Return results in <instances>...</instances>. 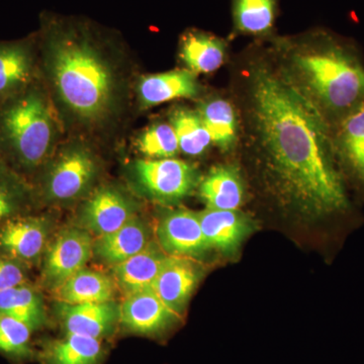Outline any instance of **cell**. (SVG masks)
I'll return each mask as SVG.
<instances>
[{"label": "cell", "mask_w": 364, "mask_h": 364, "mask_svg": "<svg viewBox=\"0 0 364 364\" xmlns=\"http://www.w3.org/2000/svg\"><path fill=\"white\" fill-rule=\"evenodd\" d=\"M248 78L252 136L277 193L314 217L346 210L331 123L282 68L259 62Z\"/></svg>", "instance_id": "cell-1"}, {"label": "cell", "mask_w": 364, "mask_h": 364, "mask_svg": "<svg viewBox=\"0 0 364 364\" xmlns=\"http://www.w3.org/2000/svg\"><path fill=\"white\" fill-rule=\"evenodd\" d=\"M280 48L282 70L331 124L363 102L364 62L350 41L316 30Z\"/></svg>", "instance_id": "cell-2"}, {"label": "cell", "mask_w": 364, "mask_h": 364, "mask_svg": "<svg viewBox=\"0 0 364 364\" xmlns=\"http://www.w3.org/2000/svg\"><path fill=\"white\" fill-rule=\"evenodd\" d=\"M48 64L64 104L79 117L97 119L111 109L114 78L97 50L74 32L52 36Z\"/></svg>", "instance_id": "cell-3"}, {"label": "cell", "mask_w": 364, "mask_h": 364, "mask_svg": "<svg viewBox=\"0 0 364 364\" xmlns=\"http://www.w3.org/2000/svg\"><path fill=\"white\" fill-rule=\"evenodd\" d=\"M4 100L0 109V142L14 165L31 171L45 161L51 149V112L36 90L25 88Z\"/></svg>", "instance_id": "cell-4"}, {"label": "cell", "mask_w": 364, "mask_h": 364, "mask_svg": "<svg viewBox=\"0 0 364 364\" xmlns=\"http://www.w3.org/2000/svg\"><path fill=\"white\" fill-rule=\"evenodd\" d=\"M134 176L144 193L153 200L173 203L188 196L198 184V171L193 165L174 159L139 160Z\"/></svg>", "instance_id": "cell-5"}, {"label": "cell", "mask_w": 364, "mask_h": 364, "mask_svg": "<svg viewBox=\"0 0 364 364\" xmlns=\"http://www.w3.org/2000/svg\"><path fill=\"white\" fill-rule=\"evenodd\" d=\"M97 165L90 151L72 147L50 165L43 179L46 198L57 202L75 200L88 191L97 176Z\"/></svg>", "instance_id": "cell-6"}, {"label": "cell", "mask_w": 364, "mask_h": 364, "mask_svg": "<svg viewBox=\"0 0 364 364\" xmlns=\"http://www.w3.org/2000/svg\"><path fill=\"white\" fill-rule=\"evenodd\" d=\"M93 254V239L86 230H64L46 249L43 256L42 282L55 289L85 269Z\"/></svg>", "instance_id": "cell-7"}, {"label": "cell", "mask_w": 364, "mask_h": 364, "mask_svg": "<svg viewBox=\"0 0 364 364\" xmlns=\"http://www.w3.org/2000/svg\"><path fill=\"white\" fill-rule=\"evenodd\" d=\"M50 225L40 215L13 218L0 227V253L26 267L37 264L48 247Z\"/></svg>", "instance_id": "cell-8"}, {"label": "cell", "mask_w": 364, "mask_h": 364, "mask_svg": "<svg viewBox=\"0 0 364 364\" xmlns=\"http://www.w3.org/2000/svg\"><path fill=\"white\" fill-rule=\"evenodd\" d=\"M177 317L152 289L128 294L119 306V324L129 332L143 336H162Z\"/></svg>", "instance_id": "cell-9"}, {"label": "cell", "mask_w": 364, "mask_h": 364, "mask_svg": "<svg viewBox=\"0 0 364 364\" xmlns=\"http://www.w3.org/2000/svg\"><path fill=\"white\" fill-rule=\"evenodd\" d=\"M339 167L364 191V100L332 124Z\"/></svg>", "instance_id": "cell-10"}, {"label": "cell", "mask_w": 364, "mask_h": 364, "mask_svg": "<svg viewBox=\"0 0 364 364\" xmlns=\"http://www.w3.org/2000/svg\"><path fill=\"white\" fill-rule=\"evenodd\" d=\"M57 312L66 334L104 340L112 336L119 324V306L112 301L79 305L59 303Z\"/></svg>", "instance_id": "cell-11"}, {"label": "cell", "mask_w": 364, "mask_h": 364, "mask_svg": "<svg viewBox=\"0 0 364 364\" xmlns=\"http://www.w3.org/2000/svg\"><path fill=\"white\" fill-rule=\"evenodd\" d=\"M157 237L160 246L170 256L196 257L208 249L200 217L189 210L165 215L157 228Z\"/></svg>", "instance_id": "cell-12"}, {"label": "cell", "mask_w": 364, "mask_h": 364, "mask_svg": "<svg viewBox=\"0 0 364 364\" xmlns=\"http://www.w3.org/2000/svg\"><path fill=\"white\" fill-rule=\"evenodd\" d=\"M136 217L135 205L114 188L97 189L82 212L85 226L98 236L112 233Z\"/></svg>", "instance_id": "cell-13"}, {"label": "cell", "mask_w": 364, "mask_h": 364, "mask_svg": "<svg viewBox=\"0 0 364 364\" xmlns=\"http://www.w3.org/2000/svg\"><path fill=\"white\" fill-rule=\"evenodd\" d=\"M198 269L186 257L168 256L152 289L171 312L179 316L198 282Z\"/></svg>", "instance_id": "cell-14"}, {"label": "cell", "mask_w": 364, "mask_h": 364, "mask_svg": "<svg viewBox=\"0 0 364 364\" xmlns=\"http://www.w3.org/2000/svg\"><path fill=\"white\" fill-rule=\"evenodd\" d=\"M208 248L234 253L252 229L249 218L238 210L207 208L198 214Z\"/></svg>", "instance_id": "cell-15"}, {"label": "cell", "mask_w": 364, "mask_h": 364, "mask_svg": "<svg viewBox=\"0 0 364 364\" xmlns=\"http://www.w3.org/2000/svg\"><path fill=\"white\" fill-rule=\"evenodd\" d=\"M150 243L149 228L136 215L116 231L98 236L93 241V253L114 267L141 252Z\"/></svg>", "instance_id": "cell-16"}, {"label": "cell", "mask_w": 364, "mask_h": 364, "mask_svg": "<svg viewBox=\"0 0 364 364\" xmlns=\"http://www.w3.org/2000/svg\"><path fill=\"white\" fill-rule=\"evenodd\" d=\"M168 254L150 243L144 250L114 267V282L126 294L152 289Z\"/></svg>", "instance_id": "cell-17"}, {"label": "cell", "mask_w": 364, "mask_h": 364, "mask_svg": "<svg viewBox=\"0 0 364 364\" xmlns=\"http://www.w3.org/2000/svg\"><path fill=\"white\" fill-rule=\"evenodd\" d=\"M200 195L208 208L238 210L245 196L240 172L232 165L214 167L200 182Z\"/></svg>", "instance_id": "cell-18"}, {"label": "cell", "mask_w": 364, "mask_h": 364, "mask_svg": "<svg viewBox=\"0 0 364 364\" xmlns=\"http://www.w3.org/2000/svg\"><path fill=\"white\" fill-rule=\"evenodd\" d=\"M138 91L141 104L147 107L176 98L195 97L200 86L191 71L173 70L145 76L139 83Z\"/></svg>", "instance_id": "cell-19"}, {"label": "cell", "mask_w": 364, "mask_h": 364, "mask_svg": "<svg viewBox=\"0 0 364 364\" xmlns=\"http://www.w3.org/2000/svg\"><path fill=\"white\" fill-rule=\"evenodd\" d=\"M114 282L105 273L85 268L53 291L59 303L68 305L105 303L114 299L116 294Z\"/></svg>", "instance_id": "cell-20"}, {"label": "cell", "mask_w": 364, "mask_h": 364, "mask_svg": "<svg viewBox=\"0 0 364 364\" xmlns=\"http://www.w3.org/2000/svg\"><path fill=\"white\" fill-rule=\"evenodd\" d=\"M36 356L43 364H98L104 356L102 340L78 334L46 342Z\"/></svg>", "instance_id": "cell-21"}, {"label": "cell", "mask_w": 364, "mask_h": 364, "mask_svg": "<svg viewBox=\"0 0 364 364\" xmlns=\"http://www.w3.org/2000/svg\"><path fill=\"white\" fill-rule=\"evenodd\" d=\"M0 313L20 321L33 333L47 324L44 299L30 282L0 291Z\"/></svg>", "instance_id": "cell-22"}, {"label": "cell", "mask_w": 364, "mask_h": 364, "mask_svg": "<svg viewBox=\"0 0 364 364\" xmlns=\"http://www.w3.org/2000/svg\"><path fill=\"white\" fill-rule=\"evenodd\" d=\"M226 54V43L212 33L188 31L181 38V56L191 72L212 73L219 69Z\"/></svg>", "instance_id": "cell-23"}, {"label": "cell", "mask_w": 364, "mask_h": 364, "mask_svg": "<svg viewBox=\"0 0 364 364\" xmlns=\"http://www.w3.org/2000/svg\"><path fill=\"white\" fill-rule=\"evenodd\" d=\"M35 191L13 167L0 159V227L9 220L31 214Z\"/></svg>", "instance_id": "cell-24"}, {"label": "cell", "mask_w": 364, "mask_h": 364, "mask_svg": "<svg viewBox=\"0 0 364 364\" xmlns=\"http://www.w3.org/2000/svg\"><path fill=\"white\" fill-rule=\"evenodd\" d=\"M32 71L33 59L28 46L0 44V100L25 90Z\"/></svg>", "instance_id": "cell-25"}, {"label": "cell", "mask_w": 364, "mask_h": 364, "mask_svg": "<svg viewBox=\"0 0 364 364\" xmlns=\"http://www.w3.org/2000/svg\"><path fill=\"white\" fill-rule=\"evenodd\" d=\"M279 0H232L234 31L262 37L272 33Z\"/></svg>", "instance_id": "cell-26"}, {"label": "cell", "mask_w": 364, "mask_h": 364, "mask_svg": "<svg viewBox=\"0 0 364 364\" xmlns=\"http://www.w3.org/2000/svg\"><path fill=\"white\" fill-rule=\"evenodd\" d=\"M198 112L213 143L220 149L231 150L238 139V119L233 105L224 98H213L203 102Z\"/></svg>", "instance_id": "cell-27"}, {"label": "cell", "mask_w": 364, "mask_h": 364, "mask_svg": "<svg viewBox=\"0 0 364 364\" xmlns=\"http://www.w3.org/2000/svg\"><path fill=\"white\" fill-rule=\"evenodd\" d=\"M170 124L178 139L179 150L189 156H200L213 144L212 136L198 112L178 107L170 116Z\"/></svg>", "instance_id": "cell-28"}, {"label": "cell", "mask_w": 364, "mask_h": 364, "mask_svg": "<svg viewBox=\"0 0 364 364\" xmlns=\"http://www.w3.org/2000/svg\"><path fill=\"white\" fill-rule=\"evenodd\" d=\"M33 331L28 326L0 313V354L16 364H23L36 358Z\"/></svg>", "instance_id": "cell-29"}, {"label": "cell", "mask_w": 364, "mask_h": 364, "mask_svg": "<svg viewBox=\"0 0 364 364\" xmlns=\"http://www.w3.org/2000/svg\"><path fill=\"white\" fill-rule=\"evenodd\" d=\"M136 149L151 159L171 158L178 152L179 144L171 124L157 123L141 134L136 139Z\"/></svg>", "instance_id": "cell-30"}, {"label": "cell", "mask_w": 364, "mask_h": 364, "mask_svg": "<svg viewBox=\"0 0 364 364\" xmlns=\"http://www.w3.org/2000/svg\"><path fill=\"white\" fill-rule=\"evenodd\" d=\"M28 268L23 263L0 253V291L30 282Z\"/></svg>", "instance_id": "cell-31"}]
</instances>
